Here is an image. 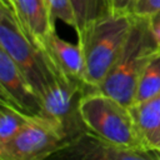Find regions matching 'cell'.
<instances>
[{
	"mask_svg": "<svg viewBox=\"0 0 160 160\" xmlns=\"http://www.w3.org/2000/svg\"><path fill=\"white\" fill-rule=\"evenodd\" d=\"M30 118L31 115L24 112L12 102L0 96V145L9 141Z\"/></svg>",
	"mask_w": 160,
	"mask_h": 160,
	"instance_id": "cell-13",
	"label": "cell"
},
{
	"mask_svg": "<svg viewBox=\"0 0 160 160\" xmlns=\"http://www.w3.org/2000/svg\"><path fill=\"white\" fill-rule=\"evenodd\" d=\"M160 95V50L142 70L135 91L134 102H141Z\"/></svg>",
	"mask_w": 160,
	"mask_h": 160,
	"instance_id": "cell-12",
	"label": "cell"
},
{
	"mask_svg": "<svg viewBox=\"0 0 160 160\" xmlns=\"http://www.w3.org/2000/svg\"><path fill=\"white\" fill-rule=\"evenodd\" d=\"M54 19H60L65 24L75 28L76 19L75 12L71 5V0H46Z\"/></svg>",
	"mask_w": 160,
	"mask_h": 160,
	"instance_id": "cell-15",
	"label": "cell"
},
{
	"mask_svg": "<svg viewBox=\"0 0 160 160\" xmlns=\"http://www.w3.org/2000/svg\"><path fill=\"white\" fill-rule=\"evenodd\" d=\"M76 19V34L84 31L91 22L101 18L110 9V0H71Z\"/></svg>",
	"mask_w": 160,
	"mask_h": 160,
	"instance_id": "cell-14",
	"label": "cell"
},
{
	"mask_svg": "<svg viewBox=\"0 0 160 160\" xmlns=\"http://www.w3.org/2000/svg\"><path fill=\"white\" fill-rule=\"evenodd\" d=\"M159 50L160 41L151 19L134 16L128 39L98 90L129 108L134 102L142 70Z\"/></svg>",
	"mask_w": 160,
	"mask_h": 160,
	"instance_id": "cell-1",
	"label": "cell"
},
{
	"mask_svg": "<svg viewBox=\"0 0 160 160\" xmlns=\"http://www.w3.org/2000/svg\"><path fill=\"white\" fill-rule=\"evenodd\" d=\"M0 96L31 116H40L42 112L41 96L2 48H0Z\"/></svg>",
	"mask_w": 160,
	"mask_h": 160,
	"instance_id": "cell-8",
	"label": "cell"
},
{
	"mask_svg": "<svg viewBox=\"0 0 160 160\" xmlns=\"http://www.w3.org/2000/svg\"><path fill=\"white\" fill-rule=\"evenodd\" d=\"M0 48L10 55L41 98L61 75L48 51L26 36L12 5L5 0H0Z\"/></svg>",
	"mask_w": 160,
	"mask_h": 160,
	"instance_id": "cell-3",
	"label": "cell"
},
{
	"mask_svg": "<svg viewBox=\"0 0 160 160\" xmlns=\"http://www.w3.org/2000/svg\"><path fill=\"white\" fill-rule=\"evenodd\" d=\"M66 146L60 130L44 116L30 120L5 144L0 145L1 160H42Z\"/></svg>",
	"mask_w": 160,
	"mask_h": 160,
	"instance_id": "cell-6",
	"label": "cell"
},
{
	"mask_svg": "<svg viewBox=\"0 0 160 160\" xmlns=\"http://www.w3.org/2000/svg\"><path fill=\"white\" fill-rule=\"evenodd\" d=\"M80 112L88 129L120 146H142L130 109L114 98L92 89L80 100ZM148 150V149H146Z\"/></svg>",
	"mask_w": 160,
	"mask_h": 160,
	"instance_id": "cell-4",
	"label": "cell"
},
{
	"mask_svg": "<svg viewBox=\"0 0 160 160\" xmlns=\"http://www.w3.org/2000/svg\"><path fill=\"white\" fill-rule=\"evenodd\" d=\"M12 8L26 36L45 50L48 38L56 31L55 19L46 0H14Z\"/></svg>",
	"mask_w": 160,
	"mask_h": 160,
	"instance_id": "cell-9",
	"label": "cell"
},
{
	"mask_svg": "<svg viewBox=\"0 0 160 160\" xmlns=\"http://www.w3.org/2000/svg\"><path fill=\"white\" fill-rule=\"evenodd\" d=\"M160 12V0H135L132 15L152 19Z\"/></svg>",
	"mask_w": 160,
	"mask_h": 160,
	"instance_id": "cell-16",
	"label": "cell"
},
{
	"mask_svg": "<svg viewBox=\"0 0 160 160\" xmlns=\"http://www.w3.org/2000/svg\"><path fill=\"white\" fill-rule=\"evenodd\" d=\"M151 22H152L154 30H155V32H156V36H158V39H159V41H160V12H159L155 18L151 19Z\"/></svg>",
	"mask_w": 160,
	"mask_h": 160,
	"instance_id": "cell-18",
	"label": "cell"
},
{
	"mask_svg": "<svg viewBox=\"0 0 160 160\" xmlns=\"http://www.w3.org/2000/svg\"><path fill=\"white\" fill-rule=\"evenodd\" d=\"M45 50L51 58L56 69L76 80L85 81V59L80 44H71L61 39L54 31L46 40Z\"/></svg>",
	"mask_w": 160,
	"mask_h": 160,
	"instance_id": "cell-10",
	"label": "cell"
},
{
	"mask_svg": "<svg viewBox=\"0 0 160 160\" xmlns=\"http://www.w3.org/2000/svg\"><path fill=\"white\" fill-rule=\"evenodd\" d=\"M144 148L160 155V95L129 106Z\"/></svg>",
	"mask_w": 160,
	"mask_h": 160,
	"instance_id": "cell-11",
	"label": "cell"
},
{
	"mask_svg": "<svg viewBox=\"0 0 160 160\" xmlns=\"http://www.w3.org/2000/svg\"><path fill=\"white\" fill-rule=\"evenodd\" d=\"M92 90L86 82L61 74L56 82L44 94L40 116L50 120L62 134L66 146L90 131L80 112V100L85 92Z\"/></svg>",
	"mask_w": 160,
	"mask_h": 160,
	"instance_id": "cell-5",
	"label": "cell"
},
{
	"mask_svg": "<svg viewBox=\"0 0 160 160\" xmlns=\"http://www.w3.org/2000/svg\"><path fill=\"white\" fill-rule=\"evenodd\" d=\"M54 156L78 160H160V155L140 148H126L86 131Z\"/></svg>",
	"mask_w": 160,
	"mask_h": 160,
	"instance_id": "cell-7",
	"label": "cell"
},
{
	"mask_svg": "<svg viewBox=\"0 0 160 160\" xmlns=\"http://www.w3.org/2000/svg\"><path fill=\"white\" fill-rule=\"evenodd\" d=\"M132 21L134 15L110 10L78 34L85 59V81L92 89H98L116 61Z\"/></svg>",
	"mask_w": 160,
	"mask_h": 160,
	"instance_id": "cell-2",
	"label": "cell"
},
{
	"mask_svg": "<svg viewBox=\"0 0 160 160\" xmlns=\"http://www.w3.org/2000/svg\"><path fill=\"white\" fill-rule=\"evenodd\" d=\"M5 1H6V2H9L10 5H12V1H14V0H5Z\"/></svg>",
	"mask_w": 160,
	"mask_h": 160,
	"instance_id": "cell-19",
	"label": "cell"
},
{
	"mask_svg": "<svg viewBox=\"0 0 160 160\" xmlns=\"http://www.w3.org/2000/svg\"><path fill=\"white\" fill-rule=\"evenodd\" d=\"M134 4H135V0H110V9L114 12L132 15Z\"/></svg>",
	"mask_w": 160,
	"mask_h": 160,
	"instance_id": "cell-17",
	"label": "cell"
}]
</instances>
